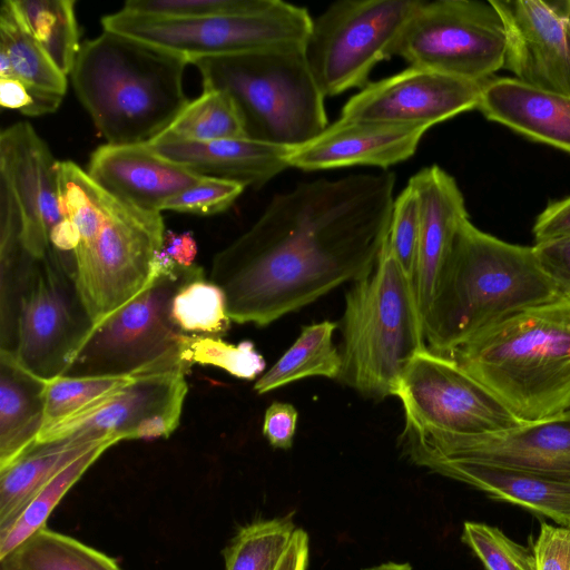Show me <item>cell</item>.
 I'll return each mask as SVG.
<instances>
[{"instance_id":"6da1fadb","label":"cell","mask_w":570,"mask_h":570,"mask_svg":"<svg viewBox=\"0 0 570 570\" xmlns=\"http://www.w3.org/2000/svg\"><path fill=\"white\" fill-rule=\"evenodd\" d=\"M395 181L383 170L276 194L213 258L209 281L225 293L229 318L267 326L368 274L387 239Z\"/></svg>"},{"instance_id":"ac0fdd59","label":"cell","mask_w":570,"mask_h":570,"mask_svg":"<svg viewBox=\"0 0 570 570\" xmlns=\"http://www.w3.org/2000/svg\"><path fill=\"white\" fill-rule=\"evenodd\" d=\"M507 36L503 68L521 82L570 97V0H490Z\"/></svg>"},{"instance_id":"60d3db41","label":"cell","mask_w":570,"mask_h":570,"mask_svg":"<svg viewBox=\"0 0 570 570\" xmlns=\"http://www.w3.org/2000/svg\"><path fill=\"white\" fill-rule=\"evenodd\" d=\"M63 96L33 90L14 78H0V106L36 117L55 112Z\"/></svg>"},{"instance_id":"277c9868","label":"cell","mask_w":570,"mask_h":570,"mask_svg":"<svg viewBox=\"0 0 570 570\" xmlns=\"http://www.w3.org/2000/svg\"><path fill=\"white\" fill-rule=\"evenodd\" d=\"M188 63L170 50L104 30L81 43L70 76L107 144L146 145L189 104L183 85Z\"/></svg>"},{"instance_id":"52a82bcc","label":"cell","mask_w":570,"mask_h":570,"mask_svg":"<svg viewBox=\"0 0 570 570\" xmlns=\"http://www.w3.org/2000/svg\"><path fill=\"white\" fill-rule=\"evenodd\" d=\"M203 90H223L234 99L248 138L297 148L328 126L325 96L303 46L275 48L191 61Z\"/></svg>"},{"instance_id":"484cf974","label":"cell","mask_w":570,"mask_h":570,"mask_svg":"<svg viewBox=\"0 0 570 570\" xmlns=\"http://www.w3.org/2000/svg\"><path fill=\"white\" fill-rule=\"evenodd\" d=\"M111 436L119 435H73L36 444L0 469V525L14 518L30 498L69 463Z\"/></svg>"},{"instance_id":"5bb4252c","label":"cell","mask_w":570,"mask_h":570,"mask_svg":"<svg viewBox=\"0 0 570 570\" xmlns=\"http://www.w3.org/2000/svg\"><path fill=\"white\" fill-rule=\"evenodd\" d=\"M188 370L180 353L144 367L127 386L45 426L36 444L73 435H119L124 441L168 438L179 425Z\"/></svg>"},{"instance_id":"74e56055","label":"cell","mask_w":570,"mask_h":570,"mask_svg":"<svg viewBox=\"0 0 570 570\" xmlns=\"http://www.w3.org/2000/svg\"><path fill=\"white\" fill-rule=\"evenodd\" d=\"M271 0H128L122 10L160 18L202 19L249 13Z\"/></svg>"},{"instance_id":"603a6c76","label":"cell","mask_w":570,"mask_h":570,"mask_svg":"<svg viewBox=\"0 0 570 570\" xmlns=\"http://www.w3.org/2000/svg\"><path fill=\"white\" fill-rule=\"evenodd\" d=\"M476 109L491 121L570 153V97L501 77L484 82Z\"/></svg>"},{"instance_id":"2e32d148","label":"cell","mask_w":570,"mask_h":570,"mask_svg":"<svg viewBox=\"0 0 570 570\" xmlns=\"http://www.w3.org/2000/svg\"><path fill=\"white\" fill-rule=\"evenodd\" d=\"M57 163L27 121L0 134V224L17 230L23 249L41 259L50 253L49 233L63 217Z\"/></svg>"},{"instance_id":"7c38bea8","label":"cell","mask_w":570,"mask_h":570,"mask_svg":"<svg viewBox=\"0 0 570 570\" xmlns=\"http://www.w3.org/2000/svg\"><path fill=\"white\" fill-rule=\"evenodd\" d=\"M91 326L60 259L53 253L35 259L18 294L11 351L18 364L40 380L62 375Z\"/></svg>"},{"instance_id":"f1b7e54d","label":"cell","mask_w":570,"mask_h":570,"mask_svg":"<svg viewBox=\"0 0 570 570\" xmlns=\"http://www.w3.org/2000/svg\"><path fill=\"white\" fill-rule=\"evenodd\" d=\"M0 570H122L111 557L42 527L0 558Z\"/></svg>"},{"instance_id":"f546056e","label":"cell","mask_w":570,"mask_h":570,"mask_svg":"<svg viewBox=\"0 0 570 570\" xmlns=\"http://www.w3.org/2000/svg\"><path fill=\"white\" fill-rule=\"evenodd\" d=\"M124 441L111 436L78 456L45 483L9 522L0 525V558L46 527L53 509L85 472L112 445Z\"/></svg>"},{"instance_id":"e575fe53","label":"cell","mask_w":570,"mask_h":570,"mask_svg":"<svg viewBox=\"0 0 570 570\" xmlns=\"http://www.w3.org/2000/svg\"><path fill=\"white\" fill-rule=\"evenodd\" d=\"M138 373L139 370L124 375H59L43 380L42 429L81 412L114 391L127 386Z\"/></svg>"},{"instance_id":"f35d334b","label":"cell","mask_w":570,"mask_h":570,"mask_svg":"<svg viewBox=\"0 0 570 570\" xmlns=\"http://www.w3.org/2000/svg\"><path fill=\"white\" fill-rule=\"evenodd\" d=\"M419 238V199L413 187L407 183L394 199L386 245L411 281L416 266Z\"/></svg>"},{"instance_id":"d6a6232c","label":"cell","mask_w":570,"mask_h":570,"mask_svg":"<svg viewBox=\"0 0 570 570\" xmlns=\"http://www.w3.org/2000/svg\"><path fill=\"white\" fill-rule=\"evenodd\" d=\"M295 530L291 515L242 527L223 552L225 570H276Z\"/></svg>"},{"instance_id":"ee69618b","label":"cell","mask_w":570,"mask_h":570,"mask_svg":"<svg viewBox=\"0 0 570 570\" xmlns=\"http://www.w3.org/2000/svg\"><path fill=\"white\" fill-rule=\"evenodd\" d=\"M297 419L298 413L292 404L274 401L264 414L263 435L273 448L288 450L293 444Z\"/></svg>"},{"instance_id":"d590c367","label":"cell","mask_w":570,"mask_h":570,"mask_svg":"<svg viewBox=\"0 0 570 570\" xmlns=\"http://www.w3.org/2000/svg\"><path fill=\"white\" fill-rule=\"evenodd\" d=\"M180 358L190 368L194 364L219 367L242 380L259 377L265 370V360L250 341L230 344L220 336L184 334L180 342Z\"/></svg>"},{"instance_id":"c3c4849f","label":"cell","mask_w":570,"mask_h":570,"mask_svg":"<svg viewBox=\"0 0 570 570\" xmlns=\"http://www.w3.org/2000/svg\"><path fill=\"white\" fill-rule=\"evenodd\" d=\"M362 570H413V569H412L411 564L407 562L399 563V562L389 561V562H384V563L373 566L370 568H365Z\"/></svg>"},{"instance_id":"3957f363","label":"cell","mask_w":570,"mask_h":570,"mask_svg":"<svg viewBox=\"0 0 570 570\" xmlns=\"http://www.w3.org/2000/svg\"><path fill=\"white\" fill-rule=\"evenodd\" d=\"M62 217L78 229L76 289L92 326L144 291L157 273L165 225L160 213L104 190L71 160L57 163Z\"/></svg>"},{"instance_id":"5b68a950","label":"cell","mask_w":570,"mask_h":570,"mask_svg":"<svg viewBox=\"0 0 570 570\" xmlns=\"http://www.w3.org/2000/svg\"><path fill=\"white\" fill-rule=\"evenodd\" d=\"M520 422L570 410V297L522 311L448 355Z\"/></svg>"},{"instance_id":"8992f818","label":"cell","mask_w":570,"mask_h":570,"mask_svg":"<svg viewBox=\"0 0 570 570\" xmlns=\"http://www.w3.org/2000/svg\"><path fill=\"white\" fill-rule=\"evenodd\" d=\"M338 381L364 397L392 396L410 361L426 346L413 283L387 247L345 295Z\"/></svg>"},{"instance_id":"7a4b0ae2","label":"cell","mask_w":570,"mask_h":570,"mask_svg":"<svg viewBox=\"0 0 570 570\" xmlns=\"http://www.w3.org/2000/svg\"><path fill=\"white\" fill-rule=\"evenodd\" d=\"M561 296L533 246L507 243L466 219L422 318L426 346L448 356L504 320Z\"/></svg>"},{"instance_id":"4fadbf2b","label":"cell","mask_w":570,"mask_h":570,"mask_svg":"<svg viewBox=\"0 0 570 570\" xmlns=\"http://www.w3.org/2000/svg\"><path fill=\"white\" fill-rule=\"evenodd\" d=\"M393 396L405 425L455 435H480L520 422L483 384L449 356L425 347L405 367Z\"/></svg>"},{"instance_id":"ba28073f","label":"cell","mask_w":570,"mask_h":570,"mask_svg":"<svg viewBox=\"0 0 570 570\" xmlns=\"http://www.w3.org/2000/svg\"><path fill=\"white\" fill-rule=\"evenodd\" d=\"M156 264L144 291L91 326L62 375L131 374L180 352L185 333L171 321V299L183 284L204 276V269L178 265L163 249Z\"/></svg>"},{"instance_id":"30bf717a","label":"cell","mask_w":570,"mask_h":570,"mask_svg":"<svg viewBox=\"0 0 570 570\" xmlns=\"http://www.w3.org/2000/svg\"><path fill=\"white\" fill-rule=\"evenodd\" d=\"M422 0H340L312 22L303 50L326 97L363 88L395 43Z\"/></svg>"},{"instance_id":"8fae6325","label":"cell","mask_w":570,"mask_h":570,"mask_svg":"<svg viewBox=\"0 0 570 570\" xmlns=\"http://www.w3.org/2000/svg\"><path fill=\"white\" fill-rule=\"evenodd\" d=\"M505 50L504 26L490 0H422L393 56L413 67L483 82L503 68Z\"/></svg>"},{"instance_id":"f6af8a7d","label":"cell","mask_w":570,"mask_h":570,"mask_svg":"<svg viewBox=\"0 0 570 570\" xmlns=\"http://www.w3.org/2000/svg\"><path fill=\"white\" fill-rule=\"evenodd\" d=\"M537 243L570 236V196L550 203L537 217L533 226Z\"/></svg>"},{"instance_id":"ffe728a7","label":"cell","mask_w":570,"mask_h":570,"mask_svg":"<svg viewBox=\"0 0 570 570\" xmlns=\"http://www.w3.org/2000/svg\"><path fill=\"white\" fill-rule=\"evenodd\" d=\"M86 171L114 197L157 213L163 212L167 200L203 178L160 156L147 144L99 146L90 155Z\"/></svg>"},{"instance_id":"e0dca14e","label":"cell","mask_w":570,"mask_h":570,"mask_svg":"<svg viewBox=\"0 0 570 570\" xmlns=\"http://www.w3.org/2000/svg\"><path fill=\"white\" fill-rule=\"evenodd\" d=\"M485 81L410 66L368 82L343 106L341 118L432 126L475 109Z\"/></svg>"},{"instance_id":"d6986e66","label":"cell","mask_w":570,"mask_h":570,"mask_svg":"<svg viewBox=\"0 0 570 570\" xmlns=\"http://www.w3.org/2000/svg\"><path fill=\"white\" fill-rule=\"evenodd\" d=\"M422 126L341 118L294 148L289 167L305 171L350 166L389 168L412 157L426 132Z\"/></svg>"},{"instance_id":"8d00e7d4","label":"cell","mask_w":570,"mask_h":570,"mask_svg":"<svg viewBox=\"0 0 570 570\" xmlns=\"http://www.w3.org/2000/svg\"><path fill=\"white\" fill-rule=\"evenodd\" d=\"M461 540L479 558L484 570H535L533 554L497 527L465 521Z\"/></svg>"},{"instance_id":"9c48e42d","label":"cell","mask_w":570,"mask_h":570,"mask_svg":"<svg viewBox=\"0 0 570 570\" xmlns=\"http://www.w3.org/2000/svg\"><path fill=\"white\" fill-rule=\"evenodd\" d=\"M313 19L304 7L271 0L261 10L202 19H171L119 10L104 16V30L196 59L304 46Z\"/></svg>"},{"instance_id":"44dd1931","label":"cell","mask_w":570,"mask_h":570,"mask_svg":"<svg viewBox=\"0 0 570 570\" xmlns=\"http://www.w3.org/2000/svg\"><path fill=\"white\" fill-rule=\"evenodd\" d=\"M409 184L420 206L419 249L412 283L423 318L439 272L469 215L455 179L438 165L420 169Z\"/></svg>"},{"instance_id":"7dc6e473","label":"cell","mask_w":570,"mask_h":570,"mask_svg":"<svg viewBox=\"0 0 570 570\" xmlns=\"http://www.w3.org/2000/svg\"><path fill=\"white\" fill-rule=\"evenodd\" d=\"M308 556V534L296 528L276 570H307Z\"/></svg>"},{"instance_id":"4316f807","label":"cell","mask_w":570,"mask_h":570,"mask_svg":"<svg viewBox=\"0 0 570 570\" xmlns=\"http://www.w3.org/2000/svg\"><path fill=\"white\" fill-rule=\"evenodd\" d=\"M0 78L18 79L42 92L67 91V76L24 28L10 0L2 1L0 11Z\"/></svg>"},{"instance_id":"836d02e7","label":"cell","mask_w":570,"mask_h":570,"mask_svg":"<svg viewBox=\"0 0 570 570\" xmlns=\"http://www.w3.org/2000/svg\"><path fill=\"white\" fill-rule=\"evenodd\" d=\"M174 324L185 334L220 336L230 325L223 289L205 279L193 278L175 293L170 305Z\"/></svg>"},{"instance_id":"4dcf8cb0","label":"cell","mask_w":570,"mask_h":570,"mask_svg":"<svg viewBox=\"0 0 570 570\" xmlns=\"http://www.w3.org/2000/svg\"><path fill=\"white\" fill-rule=\"evenodd\" d=\"M28 32L55 66L70 75L81 43L72 0H10Z\"/></svg>"},{"instance_id":"bcb514c9","label":"cell","mask_w":570,"mask_h":570,"mask_svg":"<svg viewBox=\"0 0 570 570\" xmlns=\"http://www.w3.org/2000/svg\"><path fill=\"white\" fill-rule=\"evenodd\" d=\"M163 250L176 264L188 267L195 264L197 244L189 232L176 234L167 230L164 236Z\"/></svg>"},{"instance_id":"1f68e13d","label":"cell","mask_w":570,"mask_h":570,"mask_svg":"<svg viewBox=\"0 0 570 570\" xmlns=\"http://www.w3.org/2000/svg\"><path fill=\"white\" fill-rule=\"evenodd\" d=\"M244 137V121L230 95L203 90L155 140L205 142Z\"/></svg>"},{"instance_id":"9a60e30c","label":"cell","mask_w":570,"mask_h":570,"mask_svg":"<svg viewBox=\"0 0 570 570\" xmlns=\"http://www.w3.org/2000/svg\"><path fill=\"white\" fill-rule=\"evenodd\" d=\"M402 453L417 466L435 459L472 461L570 482V410L480 435H455L404 424Z\"/></svg>"},{"instance_id":"d4e9b609","label":"cell","mask_w":570,"mask_h":570,"mask_svg":"<svg viewBox=\"0 0 570 570\" xmlns=\"http://www.w3.org/2000/svg\"><path fill=\"white\" fill-rule=\"evenodd\" d=\"M42 382L0 350V469L31 449L43 425Z\"/></svg>"},{"instance_id":"cb8c5ba5","label":"cell","mask_w":570,"mask_h":570,"mask_svg":"<svg viewBox=\"0 0 570 570\" xmlns=\"http://www.w3.org/2000/svg\"><path fill=\"white\" fill-rule=\"evenodd\" d=\"M422 468L570 527V482L493 464L435 459Z\"/></svg>"},{"instance_id":"83f0119b","label":"cell","mask_w":570,"mask_h":570,"mask_svg":"<svg viewBox=\"0 0 570 570\" xmlns=\"http://www.w3.org/2000/svg\"><path fill=\"white\" fill-rule=\"evenodd\" d=\"M336 327L331 321L304 326L291 347L256 380L255 392L264 394L312 376L337 380L341 355L333 344Z\"/></svg>"},{"instance_id":"ab89813d","label":"cell","mask_w":570,"mask_h":570,"mask_svg":"<svg viewBox=\"0 0 570 570\" xmlns=\"http://www.w3.org/2000/svg\"><path fill=\"white\" fill-rule=\"evenodd\" d=\"M244 189L243 185L232 180L203 177L197 184L167 200L163 210L215 215L228 209Z\"/></svg>"},{"instance_id":"7bdbcfd3","label":"cell","mask_w":570,"mask_h":570,"mask_svg":"<svg viewBox=\"0 0 570 570\" xmlns=\"http://www.w3.org/2000/svg\"><path fill=\"white\" fill-rule=\"evenodd\" d=\"M543 271L558 286L562 296L570 297V236L533 245Z\"/></svg>"},{"instance_id":"7402d4cb","label":"cell","mask_w":570,"mask_h":570,"mask_svg":"<svg viewBox=\"0 0 570 570\" xmlns=\"http://www.w3.org/2000/svg\"><path fill=\"white\" fill-rule=\"evenodd\" d=\"M160 156L203 176L261 188L289 167L293 148L248 137L213 141L154 140L147 144Z\"/></svg>"},{"instance_id":"b9f144b4","label":"cell","mask_w":570,"mask_h":570,"mask_svg":"<svg viewBox=\"0 0 570 570\" xmlns=\"http://www.w3.org/2000/svg\"><path fill=\"white\" fill-rule=\"evenodd\" d=\"M532 554L535 570H570V527L542 522Z\"/></svg>"}]
</instances>
